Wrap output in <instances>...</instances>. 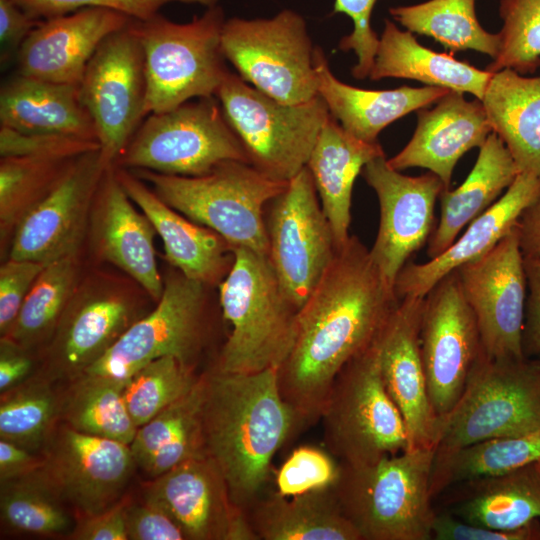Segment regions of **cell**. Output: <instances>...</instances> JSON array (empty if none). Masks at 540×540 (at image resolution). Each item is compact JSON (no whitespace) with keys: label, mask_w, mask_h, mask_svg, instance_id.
Masks as SVG:
<instances>
[{"label":"cell","mask_w":540,"mask_h":540,"mask_svg":"<svg viewBox=\"0 0 540 540\" xmlns=\"http://www.w3.org/2000/svg\"><path fill=\"white\" fill-rule=\"evenodd\" d=\"M182 530L185 540H257L231 500L223 474L208 456L187 460L145 488Z\"/></svg>","instance_id":"20"},{"label":"cell","mask_w":540,"mask_h":540,"mask_svg":"<svg viewBox=\"0 0 540 540\" xmlns=\"http://www.w3.org/2000/svg\"><path fill=\"white\" fill-rule=\"evenodd\" d=\"M44 463L35 453L11 441L0 439V482L29 474Z\"/></svg>","instance_id":"56"},{"label":"cell","mask_w":540,"mask_h":540,"mask_svg":"<svg viewBox=\"0 0 540 540\" xmlns=\"http://www.w3.org/2000/svg\"><path fill=\"white\" fill-rule=\"evenodd\" d=\"M125 523L128 540H185L167 510L147 496L140 503L127 502Z\"/></svg>","instance_id":"50"},{"label":"cell","mask_w":540,"mask_h":540,"mask_svg":"<svg viewBox=\"0 0 540 540\" xmlns=\"http://www.w3.org/2000/svg\"><path fill=\"white\" fill-rule=\"evenodd\" d=\"M540 429V356L496 359L481 351L464 391L439 417L435 452Z\"/></svg>","instance_id":"7"},{"label":"cell","mask_w":540,"mask_h":540,"mask_svg":"<svg viewBox=\"0 0 540 540\" xmlns=\"http://www.w3.org/2000/svg\"><path fill=\"white\" fill-rule=\"evenodd\" d=\"M492 73L479 70L453 53H438L422 46L410 31H401L385 20L372 69L371 80L405 78L428 86L470 93L483 100Z\"/></svg>","instance_id":"33"},{"label":"cell","mask_w":540,"mask_h":540,"mask_svg":"<svg viewBox=\"0 0 540 540\" xmlns=\"http://www.w3.org/2000/svg\"><path fill=\"white\" fill-rule=\"evenodd\" d=\"M521 173L508 148L491 132L465 181L456 189H444L437 228L429 238L427 255L437 257L457 239L460 231L487 210Z\"/></svg>","instance_id":"32"},{"label":"cell","mask_w":540,"mask_h":540,"mask_svg":"<svg viewBox=\"0 0 540 540\" xmlns=\"http://www.w3.org/2000/svg\"><path fill=\"white\" fill-rule=\"evenodd\" d=\"M500 50L485 70L533 73L540 66V0H500Z\"/></svg>","instance_id":"45"},{"label":"cell","mask_w":540,"mask_h":540,"mask_svg":"<svg viewBox=\"0 0 540 540\" xmlns=\"http://www.w3.org/2000/svg\"><path fill=\"white\" fill-rule=\"evenodd\" d=\"M225 20L220 5L208 7L188 23L173 22L160 13L133 20L144 53L147 116L216 96L229 73L221 46Z\"/></svg>","instance_id":"6"},{"label":"cell","mask_w":540,"mask_h":540,"mask_svg":"<svg viewBox=\"0 0 540 540\" xmlns=\"http://www.w3.org/2000/svg\"><path fill=\"white\" fill-rule=\"evenodd\" d=\"M432 109H419L416 130L409 143L389 165L401 171L426 168L449 189L453 169L470 149L481 147L493 132L483 102L467 101L463 93L449 91Z\"/></svg>","instance_id":"23"},{"label":"cell","mask_w":540,"mask_h":540,"mask_svg":"<svg viewBox=\"0 0 540 540\" xmlns=\"http://www.w3.org/2000/svg\"><path fill=\"white\" fill-rule=\"evenodd\" d=\"M135 466L129 444L64 424L45 447L42 469L65 502L82 517L116 504Z\"/></svg>","instance_id":"19"},{"label":"cell","mask_w":540,"mask_h":540,"mask_svg":"<svg viewBox=\"0 0 540 540\" xmlns=\"http://www.w3.org/2000/svg\"><path fill=\"white\" fill-rule=\"evenodd\" d=\"M434 456L435 448H418L369 464H341L334 492L361 540L432 539Z\"/></svg>","instance_id":"4"},{"label":"cell","mask_w":540,"mask_h":540,"mask_svg":"<svg viewBox=\"0 0 540 540\" xmlns=\"http://www.w3.org/2000/svg\"><path fill=\"white\" fill-rule=\"evenodd\" d=\"M96 238L100 254L133 278L154 300L164 290L154 250L156 230L140 214L109 167L97 193Z\"/></svg>","instance_id":"27"},{"label":"cell","mask_w":540,"mask_h":540,"mask_svg":"<svg viewBox=\"0 0 540 540\" xmlns=\"http://www.w3.org/2000/svg\"><path fill=\"white\" fill-rule=\"evenodd\" d=\"M42 20L26 13L14 0H0L1 60L6 61Z\"/></svg>","instance_id":"54"},{"label":"cell","mask_w":540,"mask_h":540,"mask_svg":"<svg viewBox=\"0 0 540 540\" xmlns=\"http://www.w3.org/2000/svg\"><path fill=\"white\" fill-rule=\"evenodd\" d=\"M79 89L95 124L101 159L106 167L115 166L147 117L144 53L133 19L102 41Z\"/></svg>","instance_id":"12"},{"label":"cell","mask_w":540,"mask_h":540,"mask_svg":"<svg viewBox=\"0 0 540 540\" xmlns=\"http://www.w3.org/2000/svg\"><path fill=\"white\" fill-rule=\"evenodd\" d=\"M223 54L247 83L287 104L318 96L314 50L303 17L283 10L272 18L225 20Z\"/></svg>","instance_id":"11"},{"label":"cell","mask_w":540,"mask_h":540,"mask_svg":"<svg viewBox=\"0 0 540 540\" xmlns=\"http://www.w3.org/2000/svg\"><path fill=\"white\" fill-rule=\"evenodd\" d=\"M451 513L472 525L516 530L540 519V471L530 464L459 484Z\"/></svg>","instance_id":"34"},{"label":"cell","mask_w":540,"mask_h":540,"mask_svg":"<svg viewBox=\"0 0 540 540\" xmlns=\"http://www.w3.org/2000/svg\"><path fill=\"white\" fill-rule=\"evenodd\" d=\"M482 102L520 172L540 177V75L509 68L492 73Z\"/></svg>","instance_id":"36"},{"label":"cell","mask_w":540,"mask_h":540,"mask_svg":"<svg viewBox=\"0 0 540 540\" xmlns=\"http://www.w3.org/2000/svg\"><path fill=\"white\" fill-rule=\"evenodd\" d=\"M399 302L369 250L350 236L299 309L294 346L277 369L300 427L320 420L338 373L376 341Z\"/></svg>","instance_id":"1"},{"label":"cell","mask_w":540,"mask_h":540,"mask_svg":"<svg viewBox=\"0 0 540 540\" xmlns=\"http://www.w3.org/2000/svg\"><path fill=\"white\" fill-rule=\"evenodd\" d=\"M202 427L206 455L223 474L244 513L266 490L272 460L301 427L284 400L277 370L206 372Z\"/></svg>","instance_id":"2"},{"label":"cell","mask_w":540,"mask_h":540,"mask_svg":"<svg viewBox=\"0 0 540 540\" xmlns=\"http://www.w3.org/2000/svg\"><path fill=\"white\" fill-rule=\"evenodd\" d=\"M423 307L424 297L400 299L378 340L382 379L404 419L408 450L435 448L439 422L420 350Z\"/></svg>","instance_id":"21"},{"label":"cell","mask_w":540,"mask_h":540,"mask_svg":"<svg viewBox=\"0 0 540 540\" xmlns=\"http://www.w3.org/2000/svg\"><path fill=\"white\" fill-rule=\"evenodd\" d=\"M455 271L475 315L482 351L496 359L525 357L527 281L515 226L490 251Z\"/></svg>","instance_id":"15"},{"label":"cell","mask_w":540,"mask_h":540,"mask_svg":"<svg viewBox=\"0 0 540 540\" xmlns=\"http://www.w3.org/2000/svg\"><path fill=\"white\" fill-rule=\"evenodd\" d=\"M206 374L180 399L137 428L130 444L136 466L150 478L173 467L206 455L202 410Z\"/></svg>","instance_id":"35"},{"label":"cell","mask_w":540,"mask_h":540,"mask_svg":"<svg viewBox=\"0 0 540 540\" xmlns=\"http://www.w3.org/2000/svg\"><path fill=\"white\" fill-rule=\"evenodd\" d=\"M125 192L150 220L164 245L166 260L185 277L220 284L234 261V248L215 231L164 203L136 174L116 167Z\"/></svg>","instance_id":"25"},{"label":"cell","mask_w":540,"mask_h":540,"mask_svg":"<svg viewBox=\"0 0 540 540\" xmlns=\"http://www.w3.org/2000/svg\"><path fill=\"white\" fill-rule=\"evenodd\" d=\"M128 379L81 374L61 395L60 418L76 431L130 445L137 427L124 399Z\"/></svg>","instance_id":"37"},{"label":"cell","mask_w":540,"mask_h":540,"mask_svg":"<svg viewBox=\"0 0 540 540\" xmlns=\"http://www.w3.org/2000/svg\"><path fill=\"white\" fill-rule=\"evenodd\" d=\"M26 13L45 20L83 8H104L120 12L133 20L143 21L158 14L171 2L200 4L206 8L218 5L219 0H14Z\"/></svg>","instance_id":"47"},{"label":"cell","mask_w":540,"mask_h":540,"mask_svg":"<svg viewBox=\"0 0 540 540\" xmlns=\"http://www.w3.org/2000/svg\"><path fill=\"white\" fill-rule=\"evenodd\" d=\"M215 97L250 164L277 181H290L306 167L329 116L319 95L299 104L283 103L230 71Z\"/></svg>","instance_id":"9"},{"label":"cell","mask_w":540,"mask_h":540,"mask_svg":"<svg viewBox=\"0 0 540 540\" xmlns=\"http://www.w3.org/2000/svg\"><path fill=\"white\" fill-rule=\"evenodd\" d=\"M317 194L312 175L304 167L268 204L265 216L268 259L298 309L311 295L337 251Z\"/></svg>","instance_id":"13"},{"label":"cell","mask_w":540,"mask_h":540,"mask_svg":"<svg viewBox=\"0 0 540 540\" xmlns=\"http://www.w3.org/2000/svg\"><path fill=\"white\" fill-rule=\"evenodd\" d=\"M361 174L375 191L380 207L378 233L370 256L394 287L409 258L429 240L436 200L447 188L432 172L418 177L401 174L389 165L385 155L369 161Z\"/></svg>","instance_id":"17"},{"label":"cell","mask_w":540,"mask_h":540,"mask_svg":"<svg viewBox=\"0 0 540 540\" xmlns=\"http://www.w3.org/2000/svg\"><path fill=\"white\" fill-rule=\"evenodd\" d=\"M95 150H99L96 141L58 134L23 133L0 126L1 158H74Z\"/></svg>","instance_id":"48"},{"label":"cell","mask_w":540,"mask_h":540,"mask_svg":"<svg viewBox=\"0 0 540 540\" xmlns=\"http://www.w3.org/2000/svg\"><path fill=\"white\" fill-rule=\"evenodd\" d=\"M378 340L342 368L322 409L324 448L343 465L409 449L404 419L382 379Z\"/></svg>","instance_id":"8"},{"label":"cell","mask_w":540,"mask_h":540,"mask_svg":"<svg viewBox=\"0 0 540 540\" xmlns=\"http://www.w3.org/2000/svg\"><path fill=\"white\" fill-rule=\"evenodd\" d=\"M199 376L173 356L149 362L131 377L124 389L129 414L140 427L191 390Z\"/></svg>","instance_id":"44"},{"label":"cell","mask_w":540,"mask_h":540,"mask_svg":"<svg viewBox=\"0 0 540 540\" xmlns=\"http://www.w3.org/2000/svg\"><path fill=\"white\" fill-rule=\"evenodd\" d=\"M314 66L318 95L324 100L330 115L342 128L365 142H377L378 134L406 114L437 102L447 88L403 86L392 90H367L338 80L331 72L323 50L316 46Z\"/></svg>","instance_id":"28"},{"label":"cell","mask_w":540,"mask_h":540,"mask_svg":"<svg viewBox=\"0 0 540 540\" xmlns=\"http://www.w3.org/2000/svg\"><path fill=\"white\" fill-rule=\"evenodd\" d=\"M377 0H335L333 13H344L354 23L352 36L359 41L370 39L375 31L371 27V14Z\"/></svg>","instance_id":"58"},{"label":"cell","mask_w":540,"mask_h":540,"mask_svg":"<svg viewBox=\"0 0 540 540\" xmlns=\"http://www.w3.org/2000/svg\"><path fill=\"white\" fill-rule=\"evenodd\" d=\"M385 155L377 142H365L346 132L329 113L306 167L310 171L337 250L350 239L353 185L363 167Z\"/></svg>","instance_id":"29"},{"label":"cell","mask_w":540,"mask_h":540,"mask_svg":"<svg viewBox=\"0 0 540 540\" xmlns=\"http://www.w3.org/2000/svg\"><path fill=\"white\" fill-rule=\"evenodd\" d=\"M226 161L250 164L216 97L197 98L140 124L115 167L197 177Z\"/></svg>","instance_id":"10"},{"label":"cell","mask_w":540,"mask_h":540,"mask_svg":"<svg viewBox=\"0 0 540 540\" xmlns=\"http://www.w3.org/2000/svg\"><path fill=\"white\" fill-rule=\"evenodd\" d=\"M481 348L475 315L454 270L424 297L420 330L428 394L438 417L459 401Z\"/></svg>","instance_id":"16"},{"label":"cell","mask_w":540,"mask_h":540,"mask_svg":"<svg viewBox=\"0 0 540 540\" xmlns=\"http://www.w3.org/2000/svg\"><path fill=\"white\" fill-rule=\"evenodd\" d=\"M168 206L223 237L233 248L268 257L265 212L289 181L271 179L251 164L226 161L210 173L185 177L138 170Z\"/></svg>","instance_id":"5"},{"label":"cell","mask_w":540,"mask_h":540,"mask_svg":"<svg viewBox=\"0 0 540 540\" xmlns=\"http://www.w3.org/2000/svg\"><path fill=\"white\" fill-rule=\"evenodd\" d=\"M341 464L325 448L299 446L278 469L276 492L292 497L332 487L338 480Z\"/></svg>","instance_id":"46"},{"label":"cell","mask_w":540,"mask_h":540,"mask_svg":"<svg viewBox=\"0 0 540 540\" xmlns=\"http://www.w3.org/2000/svg\"><path fill=\"white\" fill-rule=\"evenodd\" d=\"M107 169L99 150L75 158L54 187L17 223L9 258L47 264L76 255Z\"/></svg>","instance_id":"18"},{"label":"cell","mask_w":540,"mask_h":540,"mask_svg":"<svg viewBox=\"0 0 540 540\" xmlns=\"http://www.w3.org/2000/svg\"><path fill=\"white\" fill-rule=\"evenodd\" d=\"M389 12L408 31L434 38L451 53L472 49L493 59L499 53L500 35L479 24L475 0H429Z\"/></svg>","instance_id":"39"},{"label":"cell","mask_w":540,"mask_h":540,"mask_svg":"<svg viewBox=\"0 0 540 540\" xmlns=\"http://www.w3.org/2000/svg\"><path fill=\"white\" fill-rule=\"evenodd\" d=\"M220 306L231 332L216 368L230 373L278 369L297 335L298 311L267 256L234 248V261L219 284Z\"/></svg>","instance_id":"3"},{"label":"cell","mask_w":540,"mask_h":540,"mask_svg":"<svg viewBox=\"0 0 540 540\" xmlns=\"http://www.w3.org/2000/svg\"><path fill=\"white\" fill-rule=\"evenodd\" d=\"M432 539L436 540H540V520L516 530H499L464 522L450 513L435 515Z\"/></svg>","instance_id":"51"},{"label":"cell","mask_w":540,"mask_h":540,"mask_svg":"<svg viewBox=\"0 0 540 540\" xmlns=\"http://www.w3.org/2000/svg\"><path fill=\"white\" fill-rule=\"evenodd\" d=\"M132 19L104 8H83L42 20L19 48L17 74L79 85L102 41Z\"/></svg>","instance_id":"22"},{"label":"cell","mask_w":540,"mask_h":540,"mask_svg":"<svg viewBox=\"0 0 540 540\" xmlns=\"http://www.w3.org/2000/svg\"><path fill=\"white\" fill-rule=\"evenodd\" d=\"M76 255L45 264L31 286L7 337L26 349L52 338L73 293Z\"/></svg>","instance_id":"41"},{"label":"cell","mask_w":540,"mask_h":540,"mask_svg":"<svg viewBox=\"0 0 540 540\" xmlns=\"http://www.w3.org/2000/svg\"><path fill=\"white\" fill-rule=\"evenodd\" d=\"M78 157V156H77ZM5 157L0 161L1 237L43 198L75 158Z\"/></svg>","instance_id":"43"},{"label":"cell","mask_w":540,"mask_h":540,"mask_svg":"<svg viewBox=\"0 0 540 540\" xmlns=\"http://www.w3.org/2000/svg\"><path fill=\"white\" fill-rule=\"evenodd\" d=\"M0 126L23 133L58 134L97 140L79 85L43 81L20 74L0 89Z\"/></svg>","instance_id":"30"},{"label":"cell","mask_w":540,"mask_h":540,"mask_svg":"<svg viewBox=\"0 0 540 540\" xmlns=\"http://www.w3.org/2000/svg\"><path fill=\"white\" fill-rule=\"evenodd\" d=\"M527 298L522 332L525 357L540 356V258L524 257Z\"/></svg>","instance_id":"53"},{"label":"cell","mask_w":540,"mask_h":540,"mask_svg":"<svg viewBox=\"0 0 540 540\" xmlns=\"http://www.w3.org/2000/svg\"><path fill=\"white\" fill-rule=\"evenodd\" d=\"M45 264L9 258L0 268V333L12 328L31 286Z\"/></svg>","instance_id":"49"},{"label":"cell","mask_w":540,"mask_h":540,"mask_svg":"<svg viewBox=\"0 0 540 540\" xmlns=\"http://www.w3.org/2000/svg\"><path fill=\"white\" fill-rule=\"evenodd\" d=\"M536 465H537V467H538V469H539V471H540V461L537 462Z\"/></svg>","instance_id":"59"},{"label":"cell","mask_w":540,"mask_h":540,"mask_svg":"<svg viewBox=\"0 0 540 540\" xmlns=\"http://www.w3.org/2000/svg\"><path fill=\"white\" fill-rule=\"evenodd\" d=\"M539 193L540 177L519 173L503 196L470 222L448 249L428 262H409L402 268L394 286L397 297H425L444 276L490 251Z\"/></svg>","instance_id":"26"},{"label":"cell","mask_w":540,"mask_h":540,"mask_svg":"<svg viewBox=\"0 0 540 540\" xmlns=\"http://www.w3.org/2000/svg\"><path fill=\"white\" fill-rule=\"evenodd\" d=\"M139 319L124 295L98 293L72 301L52 336L43 375L52 381L74 380Z\"/></svg>","instance_id":"24"},{"label":"cell","mask_w":540,"mask_h":540,"mask_svg":"<svg viewBox=\"0 0 540 540\" xmlns=\"http://www.w3.org/2000/svg\"><path fill=\"white\" fill-rule=\"evenodd\" d=\"M127 502V500L120 499L103 512L82 516L67 538L73 540H128L125 523Z\"/></svg>","instance_id":"52"},{"label":"cell","mask_w":540,"mask_h":540,"mask_svg":"<svg viewBox=\"0 0 540 540\" xmlns=\"http://www.w3.org/2000/svg\"><path fill=\"white\" fill-rule=\"evenodd\" d=\"M539 461L540 429L483 440L449 452H435L431 494L434 498L452 485L504 474Z\"/></svg>","instance_id":"38"},{"label":"cell","mask_w":540,"mask_h":540,"mask_svg":"<svg viewBox=\"0 0 540 540\" xmlns=\"http://www.w3.org/2000/svg\"><path fill=\"white\" fill-rule=\"evenodd\" d=\"M0 517L11 531L38 536L68 535L72 520L42 469L0 482Z\"/></svg>","instance_id":"40"},{"label":"cell","mask_w":540,"mask_h":540,"mask_svg":"<svg viewBox=\"0 0 540 540\" xmlns=\"http://www.w3.org/2000/svg\"><path fill=\"white\" fill-rule=\"evenodd\" d=\"M28 350L7 337L0 341V392H6L30 378L33 362Z\"/></svg>","instance_id":"55"},{"label":"cell","mask_w":540,"mask_h":540,"mask_svg":"<svg viewBox=\"0 0 540 540\" xmlns=\"http://www.w3.org/2000/svg\"><path fill=\"white\" fill-rule=\"evenodd\" d=\"M515 228L523 256L540 258V193L524 209Z\"/></svg>","instance_id":"57"},{"label":"cell","mask_w":540,"mask_h":540,"mask_svg":"<svg viewBox=\"0 0 540 540\" xmlns=\"http://www.w3.org/2000/svg\"><path fill=\"white\" fill-rule=\"evenodd\" d=\"M205 286L181 273L167 278L155 309L133 323L83 373L129 378L164 356L195 369L205 337Z\"/></svg>","instance_id":"14"},{"label":"cell","mask_w":540,"mask_h":540,"mask_svg":"<svg viewBox=\"0 0 540 540\" xmlns=\"http://www.w3.org/2000/svg\"><path fill=\"white\" fill-rule=\"evenodd\" d=\"M45 375L30 377L1 393L0 439L32 452L45 448L60 419L61 395Z\"/></svg>","instance_id":"42"},{"label":"cell","mask_w":540,"mask_h":540,"mask_svg":"<svg viewBox=\"0 0 540 540\" xmlns=\"http://www.w3.org/2000/svg\"><path fill=\"white\" fill-rule=\"evenodd\" d=\"M245 515L257 540H361L343 515L334 486L292 497L265 491Z\"/></svg>","instance_id":"31"}]
</instances>
